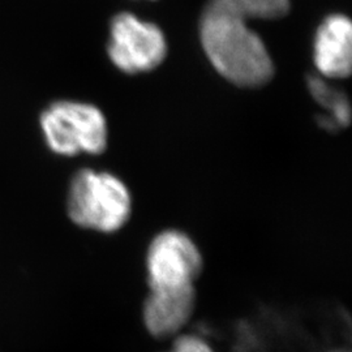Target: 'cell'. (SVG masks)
Listing matches in <instances>:
<instances>
[{
    "instance_id": "obj_1",
    "label": "cell",
    "mask_w": 352,
    "mask_h": 352,
    "mask_svg": "<svg viewBox=\"0 0 352 352\" xmlns=\"http://www.w3.org/2000/svg\"><path fill=\"white\" fill-rule=\"evenodd\" d=\"M251 12L226 0H209L200 23L202 47L214 68L243 88L267 84L274 65L267 49L247 21Z\"/></svg>"
},
{
    "instance_id": "obj_2",
    "label": "cell",
    "mask_w": 352,
    "mask_h": 352,
    "mask_svg": "<svg viewBox=\"0 0 352 352\" xmlns=\"http://www.w3.org/2000/svg\"><path fill=\"white\" fill-rule=\"evenodd\" d=\"M67 212L78 227L111 234L128 222L132 199L119 177L84 168L77 171L69 183Z\"/></svg>"
},
{
    "instance_id": "obj_3",
    "label": "cell",
    "mask_w": 352,
    "mask_h": 352,
    "mask_svg": "<svg viewBox=\"0 0 352 352\" xmlns=\"http://www.w3.org/2000/svg\"><path fill=\"white\" fill-rule=\"evenodd\" d=\"M39 126L47 148L58 155H98L107 146L106 118L90 103L52 102L41 113Z\"/></svg>"
},
{
    "instance_id": "obj_4",
    "label": "cell",
    "mask_w": 352,
    "mask_h": 352,
    "mask_svg": "<svg viewBox=\"0 0 352 352\" xmlns=\"http://www.w3.org/2000/svg\"><path fill=\"white\" fill-rule=\"evenodd\" d=\"M109 56L120 71L136 75L155 69L167 54L164 32L133 13L122 12L111 20Z\"/></svg>"
},
{
    "instance_id": "obj_5",
    "label": "cell",
    "mask_w": 352,
    "mask_h": 352,
    "mask_svg": "<svg viewBox=\"0 0 352 352\" xmlns=\"http://www.w3.org/2000/svg\"><path fill=\"white\" fill-rule=\"evenodd\" d=\"M204 261L196 243L179 230H166L151 240L146 252L149 289L195 286Z\"/></svg>"
},
{
    "instance_id": "obj_6",
    "label": "cell",
    "mask_w": 352,
    "mask_h": 352,
    "mask_svg": "<svg viewBox=\"0 0 352 352\" xmlns=\"http://www.w3.org/2000/svg\"><path fill=\"white\" fill-rule=\"evenodd\" d=\"M196 287L151 289L142 308L144 325L157 340L180 334L196 308Z\"/></svg>"
},
{
    "instance_id": "obj_7",
    "label": "cell",
    "mask_w": 352,
    "mask_h": 352,
    "mask_svg": "<svg viewBox=\"0 0 352 352\" xmlns=\"http://www.w3.org/2000/svg\"><path fill=\"white\" fill-rule=\"evenodd\" d=\"M315 64L327 78H344L351 74L352 25L344 14H330L317 29Z\"/></svg>"
},
{
    "instance_id": "obj_8",
    "label": "cell",
    "mask_w": 352,
    "mask_h": 352,
    "mask_svg": "<svg viewBox=\"0 0 352 352\" xmlns=\"http://www.w3.org/2000/svg\"><path fill=\"white\" fill-rule=\"evenodd\" d=\"M308 87L316 101L327 111V115H322L318 119L320 126L334 132L350 124V102L342 90L330 87L325 80L317 76H311L308 78Z\"/></svg>"
},
{
    "instance_id": "obj_9",
    "label": "cell",
    "mask_w": 352,
    "mask_h": 352,
    "mask_svg": "<svg viewBox=\"0 0 352 352\" xmlns=\"http://www.w3.org/2000/svg\"><path fill=\"white\" fill-rule=\"evenodd\" d=\"M250 11L256 19L273 20L287 14L289 0H227Z\"/></svg>"
},
{
    "instance_id": "obj_10",
    "label": "cell",
    "mask_w": 352,
    "mask_h": 352,
    "mask_svg": "<svg viewBox=\"0 0 352 352\" xmlns=\"http://www.w3.org/2000/svg\"><path fill=\"white\" fill-rule=\"evenodd\" d=\"M168 352H214L213 349L205 340L190 336V334H179L173 342L171 350Z\"/></svg>"
},
{
    "instance_id": "obj_11",
    "label": "cell",
    "mask_w": 352,
    "mask_h": 352,
    "mask_svg": "<svg viewBox=\"0 0 352 352\" xmlns=\"http://www.w3.org/2000/svg\"><path fill=\"white\" fill-rule=\"evenodd\" d=\"M331 352H349V351H346V350H336V351H331Z\"/></svg>"
}]
</instances>
